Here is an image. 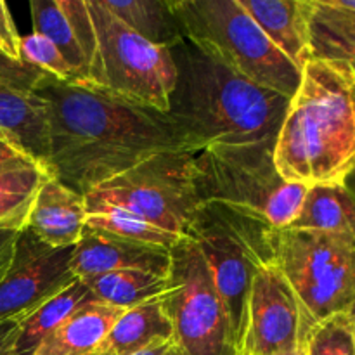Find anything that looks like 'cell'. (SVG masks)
Segmentation results:
<instances>
[{
  "instance_id": "cell-1",
  "label": "cell",
  "mask_w": 355,
  "mask_h": 355,
  "mask_svg": "<svg viewBox=\"0 0 355 355\" xmlns=\"http://www.w3.org/2000/svg\"><path fill=\"white\" fill-rule=\"evenodd\" d=\"M35 94L49 106V172L82 196L151 156L189 151L168 116L153 107L51 75Z\"/></svg>"
},
{
  "instance_id": "cell-2",
  "label": "cell",
  "mask_w": 355,
  "mask_h": 355,
  "mask_svg": "<svg viewBox=\"0 0 355 355\" xmlns=\"http://www.w3.org/2000/svg\"><path fill=\"white\" fill-rule=\"evenodd\" d=\"M170 54L175 83L165 114L189 151L276 139L288 97L250 82L186 37Z\"/></svg>"
},
{
  "instance_id": "cell-3",
  "label": "cell",
  "mask_w": 355,
  "mask_h": 355,
  "mask_svg": "<svg viewBox=\"0 0 355 355\" xmlns=\"http://www.w3.org/2000/svg\"><path fill=\"white\" fill-rule=\"evenodd\" d=\"M355 66L309 61L274 141L286 182H347L355 163Z\"/></svg>"
},
{
  "instance_id": "cell-4",
  "label": "cell",
  "mask_w": 355,
  "mask_h": 355,
  "mask_svg": "<svg viewBox=\"0 0 355 355\" xmlns=\"http://www.w3.org/2000/svg\"><path fill=\"white\" fill-rule=\"evenodd\" d=\"M274 141L215 144L194 155L201 201H218L255 215L272 229L291 224L307 186L286 182L274 163Z\"/></svg>"
},
{
  "instance_id": "cell-5",
  "label": "cell",
  "mask_w": 355,
  "mask_h": 355,
  "mask_svg": "<svg viewBox=\"0 0 355 355\" xmlns=\"http://www.w3.org/2000/svg\"><path fill=\"white\" fill-rule=\"evenodd\" d=\"M182 35L250 82L291 97L297 68L241 7L239 0H172Z\"/></svg>"
},
{
  "instance_id": "cell-6",
  "label": "cell",
  "mask_w": 355,
  "mask_h": 355,
  "mask_svg": "<svg viewBox=\"0 0 355 355\" xmlns=\"http://www.w3.org/2000/svg\"><path fill=\"white\" fill-rule=\"evenodd\" d=\"M184 236L198 246L210 269L239 355L253 276L259 267L274 260L272 227L238 208L205 201Z\"/></svg>"
},
{
  "instance_id": "cell-7",
  "label": "cell",
  "mask_w": 355,
  "mask_h": 355,
  "mask_svg": "<svg viewBox=\"0 0 355 355\" xmlns=\"http://www.w3.org/2000/svg\"><path fill=\"white\" fill-rule=\"evenodd\" d=\"M272 253L311 328L333 314L354 312L355 234L272 229Z\"/></svg>"
},
{
  "instance_id": "cell-8",
  "label": "cell",
  "mask_w": 355,
  "mask_h": 355,
  "mask_svg": "<svg viewBox=\"0 0 355 355\" xmlns=\"http://www.w3.org/2000/svg\"><path fill=\"white\" fill-rule=\"evenodd\" d=\"M87 6L96 31V47L83 85L166 113L175 83L170 49L135 35L101 0H87Z\"/></svg>"
},
{
  "instance_id": "cell-9",
  "label": "cell",
  "mask_w": 355,
  "mask_h": 355,
  "mask_svg": "<svg viewBox=\"0 0 355 355\" xmlns=\"http://www.w3.org/2000/svg\"><path fill=\"white\" fill-rule=\"evenodd\" d=\"M194 155L166 151L144 159L85 194L87 211L116 207L182 238L201 201Z\"/></svg>"
},
{
  "instance_id": "cell-10",
  "label": "cell",
  "mask_w": 355,
  "mask_h": 355,
  "mask_svg": "<svg viewBox=\"0 0 355 355\" xmlns=\"http://www.w3.org/2000/svg\"><path fill=\"white\" fill-rule=\"evenodd\" d=\"M168 290L162 297L173 343L184 355H238L224 302L198 246L182 236L170 248Z\"/></svg>"
},
{
  "instance_id": "cell-11",
  "label": "cell",
  "mask_w": 355,
  "mask_h": 355,
  "mask_svg": "<svg viewBox=\"0 0 355 355\" xmlns=\"http://www.w3.org/2000/svg\"><path fill=\"white\" fill-rule=\"evenodd\" d=\"M309 326L304 311L276 263L255 272L246 302L239 355H281L302 349Z\"/></svg>"
},
{
  "instance_id": "cell-12",
  "label": "cell",
  "mask_w": 355,
  "mask_h": 355,
  "mask_svg": "<svg viewBox=\"0 0 355 355\" xmlns=\"http://www.w3.org/2000/svg\"><path fill=\"white\" fill-rule=\"evenodd\" d=\"M73 248H51L26 227L17 232L14 255L0 281V322L23 321L75 283Z\"/></svg>"
},
{
  "instance_id": "cell-13",
  "label": "cell",
  "mask_w": 355,
  "mask_h": 355,
  "mask_svg": "<svg viewBox=\"0 0 355 355\" xmlns=\"http://www.w3.org/2000/svg\"><path fill=\"white\" fill-rule=\"evenodd\" d=\"M168 269L170 250L118 238L87 225L73 246L71 272L76 279H89L114 270H144L166 277Z\"/></svg>"
},
{
  "instance_id": "cell-14",
  "label": "cell",
  "mask_w": 355,
  "mask_h": 355,
  "mask_svg": "<svg viewBox=\"0 0 355 355\" xmlns=\"http://www.w3.org/2000/svg\"><path fill=\"white\" fill-rule=\"evenodd\" d=\"M0 139L49 170V106L45 99L0 80Z\"/></svg>"
},
{
  "instance_id": "cell-15",
  "label": "cell",
  "mask_w": 355,
  "mask_h": 355,
  "mask_svg": "<svg viewBox=\"0 0 355 355\" xmlns=\"http://www.w3.org/2000/svg\"><path fill=\"white\" fill-rule=\"evenodd\" d=\"M85 220V198L51 175L38 189L24 227L51 248H73Z\"/></svg>"
},
{
  "instance_id": "cell-16",
  "label": "cell",
  "mask_w": 355,
  "mask_h": 355,
  "mask_svg": "<svg viewBox=\"0 0 355 355\" xmlns=\"http://www.w3.org/2000/svg\"><path fill=\"white\" fill-rule=\"evenodd\" d=\"M305 28L309 61L354 64V0H305Z\"/></svg>"
},
{
  "instance_id": "cell-17",
  "label": "cell",
  "mask_w": 355,
  "mask_h": 355,
  "mask_svg": "<svg viewBox=\"0 0 355 355\" xmlns=\"http://www.w3.org/2000/svg\"><path fill=\"white\" fill-rule=\"evenodd\" d=\"M123 312L103 302H83L40 343L35 355H90Z\"/></svg>"
},
{
  "instance_id": "cell-18",
  "label": "cell",
  "mask_w": 355,
  "mask_h": 355,
  "mask_svg": "<svg viewBox=\"0 0 355 355\" xmlns=\"http://www.w3.org/2000/svg\"><path fill=\"white\" fill-rule=\"evenodd\" d=\"M239 3L297 68L307 64L305 0H239Z\"/></svg>"
},
{
  "instance_id": "cell-19",
  "label": "cell",
  "mask_w": 355,
  "mask_h": 355,
  "mask_svg": "<svg viewBox=\"0 0 355 355\" xmlns=\"http://www.w3.org/2000/svg\"><path fill=\"white\" fill-rule=\"evenodd\" d=\"M173 338L162 297L125 311L90 355H132Z\"/></svg>"
},
{
  "instance_id": "cell-20",
  "label": "cell",
  "mask_w": 355,
  "mask_h": 355,
  "mask_svg": "<svg viewBox=\"0 0 355 355\" xmlns=\"http://www.w3.org/2000/svg\"><path fill=\"white\" fill-rule=\"evenodd\" d=\"M288 229L355 234V201L349 180L307 186Z\"/></svg>"
},
{
  "instance_id": "cell-21",
  "label": "cell",
  "mask_w": 355,
  "mask_h": 355,
  "mask_svg": "<svg viewBox=\"0 0 355 355\" xmlns=\"http://www.w3.org/2000/svg\"><path fill=\"white\" fill-rule=\"evenodd\" d=\"M118 21L158 47L172 49L184 38L172 0H101Z\"/></svg>"
},
{
  "instance_id": "cell-22",
  "label": "cell",
  "mask_w": 355,
  "mask_h": 355,
  "mask_svg": "<svg viewBox=\"0 0 355 355\" xmlns=\"http://www.w3.org/2000/svg\"><path fill=\"white\" fill-rule=\"evenodd\" d=\"M51 177L45 166L30 158L0 165V229H23L31 203Z\"/></svg>"
},
{
  "instance_id": "cell-23",
  "label": "cell",
  "mask_w": 355,
  "mask_h": 355,
  "mask_svg": "<svg viewBox=\"0 0 355 355\" xmlns=\"http://www.w3.org/2000/svg\"><path fill=\"white\" fill-rule=\"evenodd\" d=\"M82 281L89 290L90 300L103 302L123 311L163 297L168 290L166 277L144 270H114Z\"/></svg>"
},
{
  "instance_id": "cell-24",
  "label": "cell",
  "mask_w": 355,
  "mask_h": 355,
  "mask_svg": "<svg viewBox=\"0 0 355 355\" xmlns=\"http://www.w3.org/2000/svg\"><path fill=\"white\" fill-rule=\"evenodd\" d=\"M90 300L89 290L82 279H76L66 290L45 302L40 309L21 321L19 336L12 355H35L40 343L71 315L78 305Z\"/></svg>"
},
{
  "instance_id": "cell-25",
  "label": "cell",
  "mask_w": 355,
  "mask_h": 355,
  "mask_svg": "<svg viewBox=\"0 0 355 355\" xmlns=\"http://www.w3.org/2000/svg\"><path fill=\"white\" fill-rule=\"evenodd\" d=\"M30 9L33 33L42 35L55 45V49L61 52L66 62L80 76V80H82L80 85H83L87 82L89 66L83 58L78 40H76L75 30H73L71 23L59 6V0H33L30 3Z\"/></svg>"
},
{
  "instance_id": "cell-26",
  "label": "cell",
  "mask_w": 355,
  "mask_h": 355,
  "mask_svg": "<svg viewBox=\"0 0 355 355\" xmlns=\"http://www.w3.org/2000/svg\"><path fill=\"white\" fill-rule=\"evenodd\" d=\"M85 225L90 229H96V231L118 236V238L162 246L166 250L172 248L180 239V236L170 234V232L149 224L139 215L116 207H103L87 211Z\"/></svg>"
},
{
  "instance_id": "cell-27",
  "label": "cell",
  "mask_w": 355,
  "mask_h": 355,
  "mask_svg": "<svg viewBox=\"0 0 355 355\" xmlns=\"http://www.w3.org/2000/svg\"><path fill=\"white\" fill-rule=\"evenodd\" d=\"M305 355H355L354 312H340L315 322L304 342Z\"/></svg>"
},
{
  "instance_id": "cell-28",
  "label": "cell",
  "mask_w": 355,
  "mask_h": 355,
  "mask_svg": "<svg viewBox=\"0 0 355 355\" xmlns=\"http://www.w3.org/2000/svg\"><path fill=\"white\" fill-rule=\"evenodd\" d=\"M19 59L24 64L33 66V68L54 76L59 82L78 83V85L82 83L80 76L66 62V59L55 49V45L38 33H30L21 37Z\"/></svg>"
},
{
  "instance_id": "cell-29",
  "label": "cell",
  "mask_w": 355,
  "mask_h": 355,
  "mask_svg": "<svg viewBox=\"0 0 355 355\" xmlns=\"http://www.w3.org/2000/svg\"><path fill=\"white\" fill-rule=\"evenodd\" d=\"M47 76V73L40 71L33 66L24 64L21 61H14V59L7 58L0 52V80H3V82L37 92L38 87Z\"/></svg>"
},
{
  "instance_id": "cell-30",
  "label": "cell",
  "mask_w": 355,
  "mask_h": 355,
  "mask_svg": "<svg viewBox=\"0 0 355 355\" xmlns=\"http://www.w3.org/2000/svg\"><path fill=\"white\" fill-rule=\"evenodd\" d=\"M19 42L21 35L17 33L16 23H14L10 10L6 2L0 0V52L14 61L19 59Z\"/></svg>"
},
{
  "instance_id": "cell-31",
  "label": "cell",
  "mask_w": 355,
  "mask_h": 355,
  "mask_svg": "<svg viewBox=\"0 0 355 355\" xmlns=\"http://www.w3.org/2000/svg\"><path fill=\"white\" fill-rule=\"evenodd\" d=\"M17 232L19 229H0V281L3 279L12 260Z\"/></svg>"
},
{
  "instance_id": "cell-32",
  "label": "cell",
  "mask_w": 355,
  "mask_h": 355,
  "mask_svg": "<svg viewBox=\"0 0 355 355\" xmlns=\"http://www.w3.org/2000/svg\"><path fill=\"white\" fill-rule=\"evenodd\" d=\"M19 321L0 322V355H12L17 336H19Z\"/></svg>"
},
{
  "instance_id": "cell-33",
  "label": "cell",
  "mask_w": 355,
  "mask_h": 355,
  "mask_svg": "<svg viewBox=\"0 0 355 355\" xmlns=\"http://www.w3.org/2000/svg\"><path fill=\"white\" fill-rule=\"evenodd\" d=\"M19 158H26V156L21 155L17 149H14L12 146H9L7 142H3L2 139H0V165L14 162V159H19Z\"/></svg>"
},
{
  "instance_id": "cell-34",
  "label": "cell",
  "mask_w": 355,
  "mask_h": 355,
  "mask_svg": "<svg viewBox=\"0 0 355 355\" xmlns=\"http://www.w3.org/2000/svg\"><path fill=\"white\" fill-rule=\"evenodd\" d=\"M170 343H172V340H170V342H158V343H155V345L148 347V349L141 350V352H137V354H132V355H163L166 352V349L170 347Z\"/></svg>"
},
{
  "instance_id": "cell-35",
  "label": "cell",
  "mask_w": 355,
  "mask_h": 355,
  "mask_svg": "<svg viewBox=\"0 0 355 355\" xmlns=\"http://www.w3.org/2000/svg\"><path fill=\"white\" fill-rule=\"evenodd\" d=\"M163 355H184V354L180 352V349L175 345V343H173V340H172V343H170V347L166 349V352Z\"/></svg>"
},
{
  "instance_id": "cell-36",
  "label": "cell",
  "mask_w": 355,
  "mask_h": 355,
  "mask_svg": "<svg viewBox=\"0 0 355 355\" xmlns=\"http://www.w3.org/2000/svg\"><path fill=\"white\" fill-rule=\"evenodd\" d=\"M281 355H305V350H304V347H302V349L295 350V352H290V354H281Z\"/></svg>"
}]
</instances>
